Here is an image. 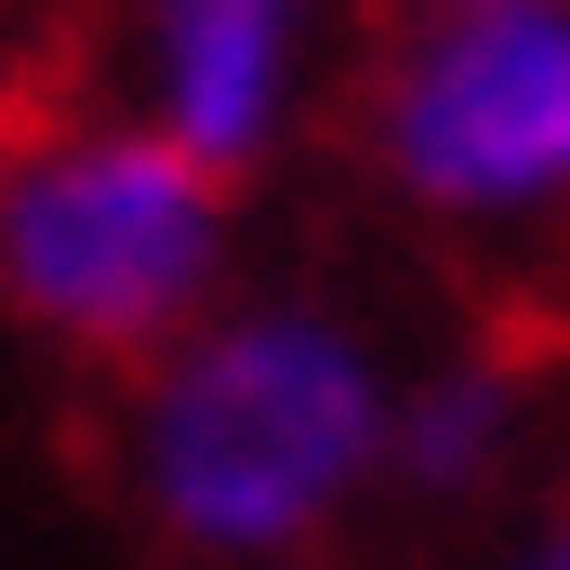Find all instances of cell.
<instances>
[{
    "label": "cell",
    "instance_id": "52a82bcc",
    "mask_svg": "<svg viewBox=\"0 0 570 570\" xmlns=\"http://www.w3.org/2000/svg\"><path fill=\"white\" fill-rule=\"evenodd\" d=\"M504 570H570V504H558V518H531V544H518Z\"/></svg>",
    "mask_w": 570,
    "mask_h": 570
},
{
    "label": "cell",
    "instance_id": "7a4b0ae2",
    "mask_svg": "<svg viewBox=\"0 0 570 570\" xmlns=\"http://www.w3.org/2000/svg\"><path fill=\"white\" fill-rule=\"evenodd\" d=\"M239 292V186L120 107H53L0 146V318L53 358L146 372Z\"/></svg>",
    "mask_w": 570,
    "mask_h": 570
},
{
    "label": "cell",
    "instance_id": "5b68a950",
    "mask_svg": "<svg viewBox=\"0 0 570 570\" xmlns=\"http://www.w3.org/2000/svg\"><path fill=\"white\" fill-rule=\"evenodd\" d=\"M531 451V372L464 345V358H425L399 372V412H385V504H425V518H464L518 478Z\"/></svg>",
    "mask_w": 570,
    "mask_h": 570
},
{
    "label": "cell",
    "instance_id": "8992f818",
    "mask_svg": "<svg viewBox=\"0 0 570 570\" xmlns=\"http://www.w3.org/2000/svg\"><path fill=\"white\" fill-rule=\"evenodd\" d=\"M40 120V94H27V40H13V13H0V146Z\"/></svg>",
    "mask_w": 570,
    "mask_h": 570
},
{
    "label": "cell",
    "instance_id": "3957f363",
    "mask_svg": "<svg viewBox=\"0 0 570 570\" xmlns=\"http://www.w3.org/2000/svg\"><path fill=\"white\" fill-rule=\"evenodd\" d=\"M358 159L438 239L570 226V0L399 13L358 80Z\"/></svg>",
    "mask_w": 570,
    "mask_h": 570
},
{
    "label": "cell",
    "instance_id": "ba28073f",
    "mask_svg": "<svg viewBox=\"0 0 570 570\" xmlns=\"http://www.w3.org/2000/svg\"><path fill=\"white\" fill-rule=\"evenodd\" d=\"M399 13H451V0H399Z\"/></svg>",
    "mask_w": 570,
    "mask_h": 570
},
{
    "label": "cell",
    "instance_id": "277c9868",
    "mask_svg": "<svg viewBox=\"0 0 570 570\" xmlns=\"http://www.w3.org/2000/svg\"><path fill=\"white\" fill-rule=\"evenodd\" d=\"M332 27H345V0H120V27H107L120 120H146L226 186H253L305 146L318 94H332Z\"/></svg>",
    "mask_w": 570,
    "mask_h": 570
},
{
    "label": "cell",
    "instance_id": "6da1fadb",
    "mask_svg": "<svg viewBox=\"0 0 570 570\" xmlns=\"http://www.w3.org/2000/svg\"><path fill=\"white\" fill-rule=\"evenodd\" d=\"M399 358L332 292H226L120 372V491L173 570H305L385 504Z\"/></svg>",
    "mask_w": 570,
    "mask_h": 570
}]
</instances>
